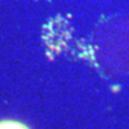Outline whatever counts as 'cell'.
<instances>
[{
    "mask_svg": "<svg viewBox=\"0 0 129 129\" xmlns=\"http://www.w3.org/2000/svg\"><path fill=\"white\" fill-rule=\"evenodd\" d=\"M0 129H29L25 124L17 122V121H1L0 122Z\"/></svg>",
    "mask_w": 129,
    "mask_h": 129,
    "instance_id": "cell-1",
    "label": "cell"
}]
</instances>
